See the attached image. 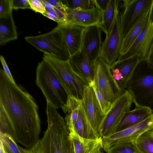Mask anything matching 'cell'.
I'll list each match as a JSON object with an SVG mask.
<instances>
[{
  "mask_svg": "<svg viewBox=\"0 0 153 153\" xmlns=\"http://www.w3.org/2000/svg\"><path fill=\"white\" fill-rule=\"evenodd\" d=\"M34 98L0 69V132L30 147L39 140L41 121Z\"/></svg>",
  "mask_w": 153,
  "mask_h": 153,
  "instance_id": "1",
  "label": "cell"
},
{
  "mask_svg": "<svg viewBox=\"0 0 153 153\" xmlns=\"http://www.w3.org/2000/svg\"><path fill=\"white\" fill-rule=\"evenodd\" d=\"M43 59L51 65L68 96L82 100L84 90L89 84L84 76L74 70L69 59H61L45 54H44Z\"/></svg>",
  "mask_w": 153,
  "mask_h": 153,
  "instance_id": "2",
  "label": "cell"
},
{
  "mask_svg": "<svg viewBox=\"0 0 153 153\" xmlns=\"http://www.w3.org/2000/svg\"><path fill=\"white\" fill-rule=\"evenodd\" d=\"M36 83L41 89L47 102L56 109L66 103L68 96L55 75L52 67L43 59L37 65Z\"/></svg>",
  "mask_w": 153,
  "mask_h": 153,
  "instance_id": "3",
  "label": "cell"
},
{
  "mask_svg": "<svg viewBox=\"0 0 153 153\" xmlns=\"http://www.w3.org/2000/svg\"><path fill=\"white\" fill-rule=\"evenodd\" d=\"M46 113L50 137V153H74L70 132L64 119L47 102Z\"/></svg>",
  "mask_w": 153,
  "mask_h": 153,
  "instance_id": "4",
  "label": "cell"
},
{
  "mask_svg": "<svg viewBox=\"0 0 153 153\" xmlns=\"http://www.w3.org/2000/svg\"><path fill=\"white\" fill-rule=\"evenodd\" d=\"M148 65L147 69L138 65L126 89L131 93L135 106L146 107L153 111V67Z\"/></svg>",
  "mask_w": 153,
  "mask_h": 153,
  "instance_id": "5",
  "label": "cell"
},
{
  "mask_svg": "<svg viewBox=\"0 0 153 153\" xmlns=\"http://www.w3.org/2000/svg\"><path fill=\"white\" fill-rule=\"evenodd\" d=\"M25 40L44 54L63 60L70 57L59 25L48 33L35 36H27Z\"/></svg>",
  "mask_w": 153,
  "mask_h": 153,
  "instance_id": "6",
  "label": "cell"
},
{
  "mask_svg": "<svg viewBox=\"0 0 153 153\" xmlns=\"http://www.w3.org/2000/svg\"><path fill=\"white\" fill-rule=\"evenodd\" d=\"M133 102L132 96L126 89L112 104L105 115L99 129L102 137L108 136L115 132L122 120L130 110Z\"/></svg>",
  "mask_w": 153,
  "mask_h": 153,
  "instance_id": "7",
  "label": "cell"
},
{
  "mask_svg": "<svg viewBox=\"0 0 153 153\" xmlns=\"http://www.w3.org/2000/svg\"><path fill=\"white\" fill-rule=\"evenodd\" d=\"M93 81L106 99L112 104L124 91L114 78L110 66L100 56L93 63Z\"/></svg>",
  "mask_w": 153,
  "mask_h": 153,
  "instance_id": "8",
  "label": "cell"
},
{
  "mask_svg": "<svg viewBox=\"0 0 153 153\" xmlns=\"http://www.w3.org/2000/svg\"><path fill=\"white\" fill-rule=\"evenodd\" d=\"M153 40V8L147 20L130 47L123 54L120 55L116 62L131 59L138 55L142 62L146 61Z\"/></svg>",
  "mask_w": 153,
  "mask_h": 153,
  "instance_id": "9",
  "label": "cell"
},
{
  "mask_svg": "<svg viewBox=\"0 0 153 153\" xmlns=\"http://www.w3.org/2000/svg\"><path fill=\"white\" fill-rule=\"evenodd\" d=\"M120 9L107 36L102 43L100 56L111 67L117 60L120 54L123 36L120 26Z\"/></svg>",
  "mask_w": 153,
  "mask_h": 153,
  "instance_id": "10",
  "label": "cell"
},
{
  "mask_svg": "<svg viewBox=\"0 0 153 153\" xmlns=\"http://www.w3.org/2000/svg\"><path fill=\"white\" fill-rule=\"evenodd\" d=\"M119 12L120 23L123 38L132 27L152 0H123Z\"/></svg>",
  "mask_w": 153,
  "mask_h": 153,
  "instance_id": "11",
  "label": "cell"
},
{
  "mask_svg": "<svg viewBox=\"0 0 153 153\" xmlns=\"http://www.w3.org/2000/svg\"><path fill=\"white\" fill-rule=\"evenodd\" d=\"M153 128V114L141 123L125 129L102 137L103 150L106 152L111 147L120 143L134 142L143 133Z\"/></svg>",
  "mask_w": 153,
  "mask_h": 153,
  "instance_id": "12",
  "label": "cell"
},
{
  "mask_svg": "<svg viewBox=\"0 0 153 153\" xmlns=\"http://www.w3.org/2000/svg\"><path fill=\"white\" fill-rule=\"evenodd\" d=\"M81 101L91 125L94 130L100 135L99 127L105 115L102 113L94 91L91 85H89L85 89L83 97Z\"/></svg>",
  "mask_w": 153,
  "mask_h": 153,
  "instance_id": "13",
  "label": "cell"
},
{
  "mask_svg": "<svg viewBox=\"0 0 153 153\" xmlns=\"http://www.w3.org/2000/svg\"><path fill=\"white\" fill-rule=\"evenodd\" d=\"M101 31L98 25H93L86 27L84 32L81 50L92 63L100 56Z\"/></svg>",
  "mask_w": 153,
  "mask_h": 153,
  "instance_id": "14",
  "label": "cell"
},
{
  "mask_svg": "<svg viewBox=\"0 0 153 153\" xmlns=\"http://www.w3.org/2000/svg\"><path fill=\"white\" fill-rule=\"evenodd\" d=\"M141 62L137 55L126 60L116 62L110 67L112 76L122 91L126 90L135 69Z\"/></svg>",
  "mask_w": 153,
  "mask_h": 153,
  "instance_id": "15",
  "label": "cell"
},
{
  "mask_svg": "<svg viewBox=\"0 0 153 153\" xmlns=\"http://www.w3.org/2000/svg\"><path fill=\"white\" fill-rule=\"evenodd\" d=\"M66 23L87 27L100 25L102 23L103 14L96 7L84 10H72L66 11Z\"/></svg>",
  "mask_w": 153,
  "mask_h": 153,
  "instance_id": "16",
  "label": "cell"
},
{
  "mask_svg": "<svg viewBox=\"0 0 153 153\" xmlns=\"http://www.w3.org/2000/svg\"><path fill=\"white\" fill-rule=\"evenodd\" d=\"M60 25L63 36L70 56L82 49L83 34L86 27L66 23Z\"/></svg>",
  "mask_w": 153,
  "mask_h": 153,
  "instance_id": "17",
  "label": "cell"
},
{
  "mask_svg": "<svg viewBox=\"0 0 153 153\" xmlns=\"http://www.w3.org/2000/svg\"><path fill=\"white\" fill-rule=\"evenodd\" d=\"M74 153H96L103 148L102 138L101 136L95 139L85 138L76 132L70 134Z\"/></svg>",
  "mask_w": 153,
  "mask_h": 153,
  "instance_id": "18",
  "label": "cell"
},
{
  "mask_svg": "<svg viewBox=\"0 0 153 153\" xmlns=\"http://www.w3.org/2000/svg\"><path fill=\"white\" fill-rule=\"evenodd\" d=\"M69 60L74 70L84 76L89 84L93 81V63L89 60L83 51L81 50L71 56Z\"/></svg>",
  "mask_w": 153,
  "mask_h": 153,
  "instance_id": "19",
  "label": "cell"
},
{
  "mask_svg": "<svg viewBox=\"0 0 153 153\" xmlns=\"http://www.w3.org/2000/svg\"><path fill=\"white\" fill-rule=\"evenodd\" d=\"M153 8V0L150 5L142 14L137 21L123 38L120 55L125 53L132 44L146 22Z\"/></svg>",
  "mask_w": 153,
  "mask_h": 153,
  "instance_id": "20",
  "label": "cell"
},
{
  "mask_svg": "<svg viewBox=\"0 0 153 153\" xmlns=\"http://www.w3.org/2000/svg\"><path fill=\"white\" fill-rule=\"evenodd\" d=\"M153 111L144 107L135 106L134 109L128 112L120 123L116 132L136 125L149 117Z\"/></svg>",
  "mask_w": 153,
  "mask_h": 153,
  "instance_id": "21",
  "label": "cell"
},
{
  "mask_svg": "<svg viewBox=\"0 0 153 153\" xmlns=\"http://www.w3.org/2000/svg\"><path fill=\"white\" fill-rule=\"evenodd\" d=\"M75 130L79 136L85 138L95 139L101 137L94 130L91 125L82 101L79 107L78 114L75 126Z\"/></svg>",
  "mask_w": 153,
  "mask_h": 153,
  "instance_id": "22",
  "label": "cell"
},
{
  "mask_svg": "<svg viewBox=\"0 0 153 153\" xmlns=\"http://www.w3.org/2000/svg\"><path fill=\"white\" fill-rule=\"evenodd\" d=\"M17 38L16 27L11 12L0 18V45H3Z\"/></svg>",
  "mask_w": 153,
  "mask_h": 153,
  "instance_id": "23",
  "label": "cell"
},
{
  "mask_svg": "<svg viewBox=\"0 0 153 153\" xmlns=\"http://www.w3.org/2000/svg\"><path fill=\"white\" fill-rule=\"evenodd\" d=\"M81 101L74 97L69 96L66 104L62 108L65 114L64 120L70 134L76 132L75 126L77 120L79 107Z\"/></svg>",
  "mask_w": 153,
  "mask_h": 153,
  "instance_id": "24",
  "label": "cell"
},
{
  "mask_svg": "<svg viewBox=\"0 0 153 153\" xmlns=\"http://www.w3.org/2000/svg\"><path fill=\"white\" fill-rule=\"evenodd\" d=\"M121 0H110L105 11L102 13V23L99 27L107 36L114 20L116 13L119 10ZM105 36V37H106Z\"/></svg>",
  "mask_w": 153,
  "mask_h": 153,
  "instance_id": "25",
  "label": "cell"
},
{
  "mask_svg": "<svg viewBox=\"0 0 153 153\" xmlns=\"http://www.w3.org/2000/svg\"><path fill=\"white\" fill-rule=\"evenodd\" d=\"M21 153H50V137L47 129L44 132L43 137L31 146L24 148L19 146Z\"/></svg>",
  "mask_w": 153,
  "mask_h": 153,
  "instance_id": "26",
  "label": "cell"
},
{
  "mask_svg": "<svg viewBox=\"0 0 153 153\" xmlns=\"http://www.w3.org/2000/svg\"><path fill=\"white\" fill-rule=\"evenodd\" d=\"M134 143L140 153H153V128L143 133Z\"/></svg>",
  "mask_w": 153,
  "mask_h": 153,
  "instance_id": "27",
  "label": "cell"
},
{
  "mask_svg": "<svg viewBox=\"0 0 153 153\" xmlns=\"http://www.w3.org/2000/svg\"><path fill=\"white\" fill-rule=\"evenodd\" d=\"M0 142L5 150L4 153H21L19 145L13 137L7 134L0 132Z\"/></svg>",
  "mask_w": 153,
  "mask_h": 153,
  "instance_id": "28",
  "label": "cell"
},
{
  "mask_svg": "<svg viewBox=\"0 0 153 153\" xmlns=\"http://www.w3.org/2000/svg\"><path fill=\"white\" fill-rule=\"evenodd\" d=\"M106 153H140L134 142H129L117 144L109 148Z\"/></svg>",
  "mask_w": 153,
  "mask_h": 153,
  "instance_id": "29",
  "label": "cell"
},
{
  "mask_svg": "<svg viewBox=\"0 0 153 153\" xmlns=\"http://www.w3.org/2000/svg\"><path fill=\"white\" fill-rule=\"evenodd\" d=\"M68 9L72 10H84L95 7L93 0H62Z\"/></svg>",
  "mask_w": 153,
  "mask_h": 153,
  "instance_id": "30",
  "label": "cell"
},
{
  "mask_svg": "<svg viewBox=\"0 0 153 153\" xmlns=\"http://www.w3.org/2000/svg\"><path fill=\"white\" fill-rule=\"evenodd\" d=\"M89 85L92 87L102 113L105 115L110 109L112 104L106 99L97 86L93 81Z\"/></svg>",
  "mask_w": 153,
  "mask_h": 153,
  "instance_id": "31",
  "label": "cell"
},
{
  "mask_svg": "<svg viewBox=\"0 0 153 153\" xmlns=\"http://www.w3.org/2000/svg\"><path fill=\"white\" fill-rule=\"evenodd\" d=\"M12 0H0V18L12 12Z\"/></svg>",
  "mask_w": 153,
  "mask_h": 153,
  "instance_id": "32",
  "label": "cell"
},
{
  "mask_svg": "<svg viewBox=\"0 0 153 153\" xmlns=\"http://www.w3.org/2000/svg\"><path fill=\"white\" fill-rule=\"evenodd\" d=\"M29 1L31 9L42 14L45 12L46 8L41 0H29Z\"/></svg>",
  "mask_w": 153,
  "mask_h": 153,
  "instance_id": "33",
  "label": "cell"
},
{
  "mask_svg": "<svg viewBox=\"0 0 153 153\" xmlns=\"http://www.w3.org/2000/svg\"><path fill=\"white\" fill-rule=\"evenodd\" d=\"M12 8L16 10L19 8L31 9L29 0H12Z\"/></svg>",
  "mask_w": 153,
  "mask_h": 153,
  "instance_id": "34",
  "label": "cell"
},
{
  "mask_svg": "<svg viewBox=\"0 0 153 153\" xmlns=\"http://www.w3.org/2000/svg\"><path fill=\"white\" fill-rule=\"evenodd\" d=\"M43 16L57 22L58 24H64L62 19L54 12L46 8L45 12L42 14Z\"/></svg>",
  "mask_w": 153,
  "mask_h": 153,
  "instance_id": "35",
  "label": "cell"
},
{
  "mask_svg": "<svg viewBox=\"0 0 153 153\" xmlns=\"http://www.w3.org/2000/svg\"><path fill=\"white\" fill-rule=\"evenodd\" d=\"M0 59L3 67V70L11 82L14 84H16L6 62L2 56H0Z\"/></svg>",
  "mask_w": 153,
  "mask_h": 153,
  "instance_id": "36",
  "label": "cell"
},
{
  "mask_svg": "<svg viewBox=\"0 0 153 153\" xmlns=\"http://www.w3.org/2000/svg\"><path fill=\"white\" fill-rule=\"evenodd\" d=\"M110 0H93L95 7L103 13L106 9Z\"/></svg>",
  "mask_w": 153,
  "mask_h": 153,
  "instance_id": "37",
  "label": "cell"
},
{
  "mask_svg": "<svg viewBox=\"0 0 153 153\" xmlns=\"http://www.w3.org/2000/svg\"><path fill=\"white\" fill-rule=\"evenodd\" d=\"M53 6L60 8L66 11L68 8L62 0H46Z\"/></svg>",
  "mask_w": 153,
  "mask_h": 153,
  "instance_id": "38",
  "label": "cell"
},
{
  "mask_svg": "<svg viewBox=\"0 0 153 153\" xmlns=\"http://www.w3.org/2000/svg\"><path fill=\"white\" fill-rule=\"evenodd\" d=\"M145 61L149 65L153 67V40Z\"/></svg>",
  "mask_w": 153,
  "mask_h": 153,
  "instance_id": "39",
  "label": "cell"
},
{
  "mask_svg": "<svg viewBox=\"0 0 153 153\" xmlns=\"http://www.w3.org/2000/svg\"><path fill=\"white\" fill-rule=\"evenodd\" d=\"M96 153H102V149L99 150Z\"/></svg>",
  "mask_w": 153,
  "mask_h": 153,
  "instance_id": "40",
  "label": "cell"
},
{
  "mask_svg": "<svg viewBox=\"0 0 153 153\" xmlns=\"http://www.w3.org/2000/svg\"><path fill=\"white\" fill-rule=\"evenodd\" d=\"M152 114H153V112L152 113Z\"/></svg>",
  "mask_w": 153,
  "mask_h": 153,
  "instance_id": "41",
  "label": "cell"
}]
</instances>
